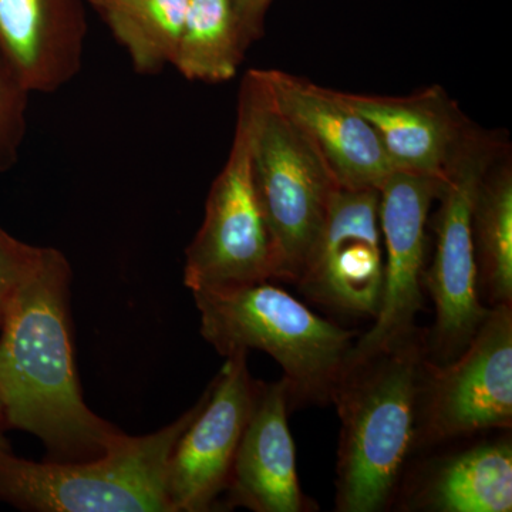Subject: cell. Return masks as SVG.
Masks as SVG:
<instances>
[{"mask_svg":"<svg viewBox=\"0 0 512 512\" xmlns=\"http://www.w3.org/2000/svg\"><path fill=\"white\" fill-rule=\"evenodd\" d=\"M66 256L46 248L9 292L0 323V393L6 423L45 443L50 460L104 456L123 433L87 407L74 366Z\"/></svg>","mask_w":512,"mask_h":512,"instance_id":"obj_1","label":"cell"},{"mask_svg":"<svg viewBox=\"0 0 512 512\" xmlns=\"http://www.w3.org/2000/svg\"><path fill=\"white\" fill-rule=\"evenodd\" d=\"M429 330L379 352L350 360L333 389L340 419L336 511L380 512L392 507L407 463L419 450L421 367Z\"/></svg>","mask_w":512,"mask_h":512,"instance_id":"obj_2","label":"cell"},{"mask_svg":"<svg viewBox=\"0 0 512 512\" xmlns=\"http://www.w3.org/2000/svg\"><path fill=\"white\" fill-rule=\"evenodd\" d=\"M201 335L220 355L256 349L284 370L291 406L330 404L356 333L316 315L271 282L192 292Z\"/></svg>","mask_w":512,"mask_h":512,"instance_id":"obj_3","label":"cell"},{"mask_svg":"<svg viewBox=\"0 0 512 512\" xmlns=\"http://www.w3.org/2000/svg\"><path fill=\"white\" fill-rule=\"evenodd\" d=\"M201 404L156 433L123 434L93 460L36 463L0 450V500L40 512H173L168 464Z\"/></svg>","mask_w":512,"mask_h":512,"instance_id":"obj_4","label":"cell"},{"mask_svg":"<svg viewBox=\"0 0 512 512\" xmlns=\"http://www.w3.org/2000/svg\"><path fill=\"white\" fill-rule=\"evenodd\" d=\"M238 106L248 120L252 180L279 281L296 285L340 187L308 137L275 106L259 69L245 74Z\"/></svg>","mask_w":512,"mask_h":512,"instance_id":"obj_5","label":"cell"},{"mask_svg":"<svg viewBox=\"0 0 512 512\" xmlns=\"http://www.w3.org/2000/svg\"><path fill=\"white\" fill-rule=\"evenodd\" d=\"M508 148L497 133L476 126L444 175L433 220V261L424 276L436 309L429 330L434 362H450L460 355L490 311L478 292L471 220L481 178Z\"/></svg>","mask_w":512,"mask_h":512,"instance_id":"obj_6","label":"cell"},{"mask_svg":"<svg viewBox=\"0 0 512 512\" xmlns=\"http://www.w3.org/2000/svg\"><path fill=\"white\" fill-rule=\"evenodd\" d=\"M512 305L490 308L463 352L421 367L419 450L511 430Z\"/></svg>","mask_w":512,"mask_h":512,"instance_id":"obj_7","label":"cell"},{"mask_svg":"<svg viewBox=\"0 0 512 512\" xmlns=\"http://www.w3.org/2000/svg\"><path fill=\"white\" fill-rule=\"evenodd\" d=\"M279 281L274 244L252 180L248 120L238 106L227 163L211 185L204 221L185 249L191 292Z\"/></svg>","mask_w":512,"mask_h":512,"instance_id":"obj_8","label":"cell"},{"mask_svg":"<svg viewBox=\"0 0 512 512\" xmlns=\"http://www.w3.org/2000/svg\"><path fill=\"white\" fill-rule=\"evenodd\" d=\"M444 178L393 171L379 188V224L386 264L375 323L356 339L350 360L379 352L417 329L424 303L427 222Z\"/></svg>","mask_w":512,"mask_h":512,"instance_id":"obj_9","label":"cell"},{"mask_svg":"<svg viewBox=\"0 0 512 512\" xmlns=\"http://www.w3.org/2000/svg\"><path fill=\"white\" fill-rule=\"evenodd\" d=\"M248 352L227 357L221 372L202 394L197 416L171 454L167 493L173 512L210 511L227 491L239 441L254 406L255 383Z\"/></svg>","mask_w":512,"mask_h":512,"instance_id":"obj_10","label":"cell"},{"mask_svg":"<svg viewBox=\"0 0 512 512\" xmlns=\"http://www.w3.org/2000/svg\"><path fill=\"white\" fill-rule=\"evenodd\" d=\"M383 271L379 190L340 188L296 286L330 311L375 319Z\"/></svg>","mask_w":512,"mask_h":512,"instance_id":"obj_11","label":"cell"},{"mask_svg":"<svg viewBox=\"0 0 512 512\" xmlns=\"http://www.w3.org/2000/svg\"><path fill=\"white\" fill-rule=\"evenodd\" d=\"M279 111L308 137L345 190H379L393 173L376 131L339 92L281 70H259Z\"/></svg>","mask_w":512,"mask_h":512,"instance_id":"obj_12","label":"cell"},{"mask_svg":"<svg viewBox=\"0 0 512 512\" xmlns=\"http://www.w3.org/2000/svg\"><path fill=\"white\" fill-rule=\"evenodd\" d=\"M339 96L376 131L394 171L444 178L476 127L441 86L406 97Z\"/></svg>","mask_w":512,"mask_h":512,"instance_id":"obj_13","label":"cell"},{"mask_svg":"<svg viewBox=\"0 0 512 512\" xmlns=\"http://www.w3.org/2000/svg\"><path fill=\"white\" fill-rule=\"evenodd\" d=\"M289 386L255 383L254 406L239 441L227 487L229 504L255 512H306L315 505L301 490L289 430Z\"/></svg>","mask_w":512,"mask_h":512,"instance_id":"obj_14","label":"cell"},{"mask_svg":"<svg viewBox=\"0 0 512 512\" xmlns=\"http://www.w3.org/2000/svg\"><path fill=\"white\" fill-rule=\"evenodd\" d=\"M83 0H0V50L30 93H53L82 69Z\"/></svg>","mask_w":512,"mask_h":512,"instance_id":"obj_15","label":"cell"},{"mask_svg":"<svg viewBox=\"0 0 512 512\" xmlns=\"http://www.w3.org/2000/svg\"><path fill=\"white\" fill-rule=\"evenodd\" d=\"M399 500L410 511L511 512L510 434L505 430L436 458L412 477Z\"/></svg>","mask_w":512,"mask_h":512,"instance_id":"obj_16","label":"cell"},{"mask_svg":"<svg viewBox=\"0 0 512 512\" xmlns=\"http://www.w3.org/2000/svg\"><path fill=\"white\" fill-rule=\"evenodd\" d=\"M478 292L488 308L512 305V164L510 148L485 171L473 207Z\"/></svg>","mask_w":512,"mask_h":512,"instance_id":"obj_17","label":"cell"},{"mask_svg":"<svg viewBox=\"0 0 512 512\" xmlns=\"http://www.w3.org/2000/svg\"><path fill=\"white\" fill-rule=\"evenodd\" d=\"M248 47L232 0H188L171 66L188 80L228 82L237 74Z\"/></svg>","mask_w":512,"mask_h":512,"instance_id":"obj_18","label":"cell"},{"mask_svg":"<svg viewBox=\"0 0 512 512\" xmlns=\"http://www.w3.org/2000/svg\"><path fill=\"white\" fill-rule=\"evenodd\" d=\"M137 73L154 74L173 64L188 0H90Z\"/></svg>","mask_w":512,"mask_h":512,"instance_id":"obj_19","label":"cell"},{"mask_svg":"<svg viewBox=\"0 0 512 512\" xmlns=\"http://www.w3.org/2000/svg\"><path fill=\"white\" fill-rule=\"evenodd\" d=\"M30 90L0 50V174L18 163Z\"/></svg>","mask_w":512,"mask_h":512,"instance_id":"obj_20","label":"cell"},{"mask_svg":"<svg viewBox=\"0 0 512 512\" xmlns=\"http://www.w3.org/2000/svg\"><path fill=\"white\" fill-rule=\"evenodd\" d=\"M45 252L46 248L25 244L0 228V292L9 293L28 278Z\"/></svg>","mask_w":512,"mask_h":512,"instance_id":"obj_21","label":"cell"},{"mask_svg":"<svg viewBox=\"0 0 512 512\" xmlns=\"http://www.w3.org/2000/svg\"><path fill=\"white\" fill-rule=\"evenodd\" d=\"M245 42L251 46L264 35L265 16L272 0H232Z\"/></svg>","mask_w":512,"mask_h":512,"instance_id":"obj_22","label":"cell"},{"mask_svg":"<svg viewBox=\"0 0 512 512\" xmlns=\"http://www.w3.org/2000/svg\"><path fill=\"white\" fill-rule=\"evenodd\" d=\"M6 424L8 423H6L5 403H3L2 393H0V450H9L8 443H6L5 440V434H3Z\"/></svg>","mask_w":512,"mask_h":512,"instance_id":"obj_23","label":"cell"},{"mask_svg":"<svg viewBox=\"0 0 512 512\" xmlns=\"http://www.w3.org/2000/svg\"><path fill=\"white\" fill-rule=\"evenodd\" d=\"M9 293L0 292V323H2L3 311H5L6 299Z\"/></svg>","mask_w":512,"mask_h":512,"instance_id":"obj_24","label":"cell"}]
</instances>
